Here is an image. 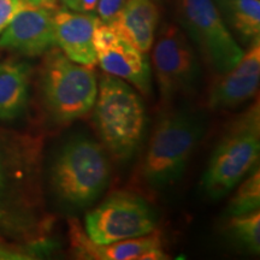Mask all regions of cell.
<instances>
[{"label":"cell","mask_w":260,"mask_h":260,"mask_svg":"<svg viewBox=\"0 0 260 260\" xmlns=\"http://www.w3.org/2000/svg\"><path fill=\"white\" fill-rule=\"evenodd\" d=\"M94 124L103 147L118 160L134 155L144 138L146 107L130 84L113 75H103L98 83Z\"/></svg>","instance_id":"6da1fadb"},{"label":"cell","mask_w":260,"mask_h":260,"mask_svg":"<svg viewBox=\"0 0 260 260\" xmlns=\"http://www.w3.org/2000/svg\"><path fill=\"white\" fill-rule=\"evenodd\" d=\"M259 102L233 119L211 154L200 188L211 200H220L259 162Z\"/></svg>","instance_id":"7a4b0ae2"},{"label":"cell","mask_w":260,"mask_h":260,"mask_svg":"<svg viewBox=\"0 0 260 260\" xmlns=\"http://www.w3.org/2000/svg\"><path fill=\"white\" fill-rule=\"evenodd\" d=\"M111 176L106 149L86 136H75L65 144L51 169V183L61 203L82 210L104 193Z\"/></svg>","instance_id":"3957f363"},{"label":"cell","mask_w":260,"mask_h":260,"mask_svg":"<svg viewBox=\"0 0 260 260\" xmlns=\"http://www.w3.org/2000/svg\"><path fill=\"white\" fill-rule=\"evenodd\" d=\"M204 134V122L197 113L169 112L155 126L144 164L142 177L148 187L160 190L180 181Z\"/></svg>","instance_id":"277c9868"},{"label":"cell","mask_w":260,"mask_h":260,"mask_svg":"<svg viewBox=\"0 0 260 260\" xmlns=\"http://www.w3.org/2000/svg\"><path fill=\"white\" fill-rule=\"evenodd\" d=\"M41 71L45 105L58 123H70L93 110L98 81L92 68L69 59L60 50L46 52Z\"/></svg>","instance_id":"5b68a950"},{"label":"cell","mask_w":260,"mask_h":260,"mask_svg":"<svg viewBox=\"0 0 260 260\" xmlns=\"http://www.w3.org/2000/svg\"><path fill=\"white\" fill-rule=\"evenodd\" d=\"M34 154L16 144L0 145V229L14 235L34 233Z\"/></svg>","instance_id":"8992f818"},{"label":"cell","mask_w":260,"mask_h":260,"mask_svg":"<svg viewBox=\"0 0 260 260\" xmlns=\"http://www.w3.org/2000/svg\"><path fill=\"white\" fill-rule=\"evenodd\" d=\"M180 18L205 63L217 75L229 71L241 59L243 48L213 0H180Z\"/></svg>","instance_id":"52a82bcc"},{"label":"cell","mask_w":260,"mask_h":260,"mask_svg":"<svg viewBox=\"0 0 260 260\" xmlns=\"http://www.w3.org/2000/svg\"><path fill=\"white\" fill-rule=\"evenodd\" d=\"M152 64L164 103L189 95L197 89L200 77L199 60L186 32L178 25H162L152 52Z\"/></svg>","instance_id":"ba28073f"},{"label":"cell","mask_w":260,"mask_h":260,"mask_svg":"<svg viewBox=\"0 0 260 260\" xmlns=\"http://www.w3.org/2000/svg\"><path fill=\"white\" fill-rule=\"evenodd\" d=\"M157 217L147 201L118 191L90 210L84 219L86 234L98 245L145 236L153 233Z\"/></svg>","instance_id":"9c48e42d"},{"label":"cell","mask_w":260,"mask_h":260,"mask_svg":"<svg viewBox=\"0 0 260 260\" xmlns=\"http://www.w3.org/2000/svg\"><path fill=\"white\" fill-rule=\"evenodd\" d=\"M93 45L96 63L106 74L132 84L144 95L152 90V70L146 53L124 40L111 25L99 21L94 28Z\"/></svg>","instance_id":"30bf717a"},{"label":"cell","mask_w":260,"mask_h":260,"mask_svg":"<svg viewBox=\"0 0 260 260\" xmlns=\"http://www.w3.org/2000/svg\"><path fill=\"white\" fill-rule=\"evenodd\" d=\"M56 45L53 10L29 4L0 34V48L27 57L45 54Z\"/></svg>","instance_id":"8fae6325"},{"label":"cell","mask_w":260,"mask_h":260,"mask_svg":"<svg viewBox=\"0 0 260 260\" xmlns=\"http://www.w3.org/2000/svg\"><path fill=\"white\" fill-rule=\"evenodd\" d=\"M260 81V38L249 44L247 51L226 73L214 80L209 94V106L214 110L233 109L255 95Z\"/></svg>","instance_id":"7c38bea8"},{"label":"cell","mask_w":260,"mask_h":260,"mask_svg":"<svg viewBox=\"0 0 260 260\" xmlns=\"http://www.w3.org/2000/svg\"><path fill=\"white\" fill-rule=\"evenodd\" d=\"M99 21L100 18L93 14L69 9L56 10L53 11L56 45L75 63L93 68L96 64L93 32Z\"/></svg>","instance_id":"4fadbf2b"},{"label":"cell","mask_w":260,"mask_h":260,"mask_svg":"<svg viewBox=\"0 0 260 260\" xmlns=\"http://www.w3.org/2000/svg\"><path fill=\"white\" fill-rule=\"evenodd\" d=\"M70 245L75 255L80 259L92 260H144L145 254L153 248L161 247L158 234L126 239L107 245H98L83 232L76 220L69 222Z\"/></svg>","instance_id":"5bb4252c"},{"label":"cell","mask_w":260,"mask_h":260,"mask_svg":"<svg viewBox=\"0 0 260 260\" xmlns=\"http://www.w3.org/2000/svg\"><path fill=\"white\" fill-rule=\"evenodd\" d=\"M159 10L153 0H124L110 24L117 34L144 53L153 46Z\"/></svg>","instance_id":"9a60e30c"},{"label":"cell","mask_w":260,"mask_h":260,"mask_svg":"<svg viewBox=\"0 0 260 260\" xmlns=\"http://www.w3.org/2000/svg\"><path fill=\"white\" fill-rule=\"evenodd\" d=\"M30 73L23 61L0 63V121H14L27 110Z\"/></svg>","instance_id":"2e32d148"},{"label":"cell","mask_w":260,"mask_h":260,"mask_svg":"<svg viewBox=\"0 0 260 260\" xmlns=\"http://www.w3.org/2000/svg\"><path fill=\"white\" fill-rule=\"evenodd\" d=\"M230 31L242 42L260 38L259 0H213Z\"/></svg>","instance_id":"e0dca14e"},{"label":"cell","mask_w":260,"mask_h":260,"mask_svg":"<svg viewBox=\"0 0 260 260\" xmlns=\"http://www.w3.org/2000/svg\"><path fill=\"white\" fill-rule=\"evenodd\" d=\"M226 234L229 239L243 251L259 254L260 253V212L259 210L249 213L230 216L226 223Z\"/></svg>","instance_id":"ac0fdd59"},{"label":"cell","mask_w":260,"mask_h":260,"mask_svg":"<svg viewBox=\"0 0 260 260\" xmlns=\"http://www.w3.org/2000/svg\"><path fill=\"white\" fill-rule=\"evenodd\" d=\"M260 206V170L256 165L237 184V189L226 206V214L239 216L259 210Z\"/></svg>","instance_id":"d6986e66"},{"label":"cell","mask_w":260,"mask_h":260,"mask_svg":"<svg viewBox=\"0 0 260 260\" xmlns=\"http://www.w3.org/2000/svg\"><path fill=\"white\" fill-rule=\"evenodd\" d=\"M28 5L25 0H0V34Z\"/></svg>","instance_id":"ffe728a7"},{"label":"cell","mask_w":260,"mask_h":260,"mask_svg":"<svg viewBox=\"0 0 260 260\" xmlns=\"http://www.w3.org/2000/svg\"><path fill=\"white\" fill-rule=\"evenodd\" d=\"M123 4L124 0H98L96 11L100 21L104 23H111Z\"/></svg>","instance_id":"44dd1931"},{"label":"cell","mask_w":260,"mask_h":260,"mask_svg":"<svg viewBox=\"0 0 260 260\" xmlns=\"http://www.w3.org/2000/svg\"><path fill=\"white\" fill-rule=\"evenodd\" d=\"M35 258L30 252L19 251L15 247L0 242V260H28Z\"/></svg>","instance_id":"7402d4cb"},{"label":"cell","mask_w":260,"mask_h":260,"mask_svg":"<svg viewBox=\"0 0 260 260\" xmlns=\"http://www.w3.org/2000/svg\"><path fill=\"white\" fill-rule=\"evenodd\" d=\"M81 5H82V12L92 14L96 10L98 0H81Z\"/></svg>","instance_id":"603a6c76"},{"label":"cell","mask_w":260,"mask_h":260,"mask_svg":"<svg viewBox=\"0 0 260 260\" xmlns=\"http://www.w3.org/2000/svg\"><path fill=\"white\" fill-rule=\"evenodd\" d=\"M67 9L73 10V11L82 12V5H81V0H60Z\"/></svg>","instance_id":"cb8c5ba5"},{"label":"cell","mask_w":260,"mask_h":260,"mask_svg":"<svg viewBox=\"0 0 260 260\" xmlns=\"http://www.w3.org/2000/svg\"><path fill=\"white\" fill-rule=\"evenodd\" d=\"M25 2L34 6H45V8L53 9L56 0H25Z\"/></svg>","instance_id":"d4e9b609"}]
</instances>
